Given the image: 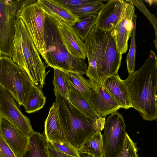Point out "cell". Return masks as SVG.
<instances>
[{"instance_id":"484cf974","label":"cell","mask_w":157,"mask_h":157,"mask_svg":"<svg viewBox=\"0 0 157 157\" xmlns=\"http://www.w3.org/2000/svg\"><path fill=\"white\" fill-rule=\"evenodd\" d=\"M136 16L134 19L133 28L130 36V47L126 59L127 69L128 75L131 74L135 71L136 51Z\"/></svg>"},{"instance_id":"5bb4252c","label":"cell","mask_w":157,"mask_h":157,"mask_svg":"<svg viewBox=\"0 0 157 157\" xmlns=\"http://www.w3.org/2000/svg\"><path fill=\"white\" fill-rule=\"evenodd\" d=\"M92 89L88 100L100 117H106L121 108L108 92L102 82L98 86Z\"/></svg>"},{"instance_id":"7402d4cb","label":"cell","mask_w":157,"mask_h":157,"mask_svg":"<svg viewBox=\"0 0 157 157\" xmlns=\"http://www.w3.org/2000/svg\"><path fill=\"white\" fill-rule=\"evenodd\" d=\"M80 152L87 153L96 157H103L102 135L96 132L90 136L78 149Z\"/></svg>"},{"instance_id":"7a4b0ae2","label":"cell","mask_w":157,"mask_h":157,"mask_svg":"<svg viewBox=\"0 0 157 157\" xmlns=\"http://www.w3.org/2000/svg\"><path fill=\"white\" fill-rule=\"evenodd\" d=\"M130 94L132 108L138 111L143 119L157 118V57L150 50L149 56L138 70L124 80Z\"/></svg>"},{"instance_id":"9a60e30c","label":"cell","mask_w":157,"mask_h":157,"mask_svg":"<svg viewBox=\"0 0 157 157\" xmlns=\"http://www.w3.org/2000/svg\"><path fill=\"white\" fill-rule=\"evenodd\" d=\"M102 82L121 108L128 109L132 108L128 87L124 80L121 79L118 75L108 77Z\"/></svg>"},{"instance_id":"7c38bea8","label":"cell","mask_w":157,"mask_h":157,"mask_svg":"<svg viewBox=\"0 0 157 157\" xmlns=\"http://www.w3.org/2000/svg\"><path fill=\"white\" fill-rule=\"evenodd\" d=\"M125 9L121 20L111 31L115 40L117 48L122 55L128 49V41L130 37L133 25V20L136 15L135 8L131 0H127Z\"/></svg>"},{"instance_id":"ac0fdd59","label":"cell","mask_w":157,"mask_h":157,"mask_svg":"<svg viewBox=\"0 0 157 157\" xmlns=\"http://www.w3.org/2000/svg\"><path fill=\"white\" fill-rule=\"evenodd\" d=\"M44 133L49 143L60 140L68 143L65 139L61 130L58 113V105L55 101L50 108L45 121Z\"/></svg>"},{"instance_id":"f1b7e54d","label":"cell","mask_w":157,"mask_h":157,"mask_svg":"<svg viewBox=\"0 0 157 157\" xmlns=\"http://www.w3.org/2000/svg\"><path fill=\"white\" fill-rule=\"evenodd\" d=\"M57 150L65 154L74 156H79L77 148L63 140L51 143Z\"/></svg>"},{"instance_id":"4fadbf2b","label":"cell","mask_w":157,"mask_h":157,"mask_svg":"<svg viewBox=\"0 0 157 157\" xmlns=\"http://www.w3.org/2000/svg\"><path fill=\"white\" fill-rule=\"evenodd\" d=\"M0 132L16 157H21L27 147L29 137L1 116Z\"/></svg>"},{"instance_id":"836d02e7","label":"cell","mask_w":157,"mask_h":157,"mask_svg":"<svg viewBox=\"0 0 157 157\" xmlns=\"http://www.w3.org/2000/svg\"><path fill=\"white\" fill-rule=\"evenodd\" d=\"M137 157H139V156H138V155L137 156Z\"/></svg>"},{"instance_id":"603a6c76","label":"cell","mask_w":157,"mask_h":157,"mask_svg":"<svg viewBox=\"0 0 157 157\" xmlns=\"http://www.w3.org/2000/svg\"><path fill=\"white\" fill-rule=\"evenodd\" d=\"M68 86L74 89L82 96L88 100L92 92V87L89 80L78 73L68 72Z\"/></svg>"},{"instance_id":"277c9868","label":"cell","mask_w":157,"mask_h":157,"mask_svg":"<svg viewBox=\"0 0 157 157\" xmlns=\"http://www.w3.org/2000/svg\"><path fill=\"white\" fill-rule=\"evenodd\" d=\"M45 14L44 38L46 51L43 59L47 66L81 75L86 74L88 67L85 59L69 52L62 39L56 20Z\"/></svg>"},{"instance_id":"3957f363","label":"cell","mask_w":157,"mask_h":157,"mask_svg":"<svg viewBox=\"0 0 157 157\" xmlns=\"http://www.w3.org/2000/svg\"><path fill=\"white\" fill-rule=\"evenodd\" d=\"M55 101L58 105V113L61 130L67 141L79 149L91 136L104 129L105 117L95 120L86 116L67 99L54 91Z\"/></svg>"},{"instance_id":"6da1fadb","label":"cell","mask_w":157,"mask_h":157,"mask_svg":"<svg viewBox=\"0 0 157 157\" xmlns=\"http://www.w3.org/2000/svg\"><path fill=\"white\" fill-rule=\"evenodd\" d=\"M84 41L88 61L86 74L94 88L105 78L118 75L122 55L111 32L101 30L95 25Z\"/></svg>"},{"instance_id":"44dd1931","label":"cell","mask_w":157,"mask_h":157,"mask_svg":"<svg viewBox=\"0 0 157 157\" xmlns=\"http://www.w3.org/2000/svg\"><path fill=\"white\" fill-rule=\"evenodd\" d=\"M46 100L42 89L34 85L29 90L22 105L26 113H33L43 108Z\"/></svg>"},{"instance_id":"ffe728a7","label":"cell","mask_w":157,"mask_h":157,"mask_svg":"<svg viewBox=\"0 0 157 157\" xmlns=\"http://www.w3.org/2000/svg\"><path fill=\"white\" fill-rule=\"evenodd\" d=\"M69 86L68 100L70 103L82 113L94 120L100 117L92 107L88 100Z\"/></svg>"},{"instance_id":"f546056e","label":"cell","mask_w":157,"mask_h":157,"mask_svg":"<svg viewBox=\"0 0 157 157\" xmlns=\"http://www.w3.org/2000/svg\"><path fill=\"white\" fill-rule=\"evenodd\" d=\"M131 1L134 6L137 8L149 20L155 31V35H157V19L155 16L151 13L142 0H131Z\"/></svg>"},{"instance_id":"d6a6232c","label":"cell","mask_w":157,"mask_h":157,"mask_svg":"<svg viewBox=\"0 0 157 157\" xmlns=\"http://www.w3.org/2000/svg\"><path fill=\"white\" fill-rule=\"evenodd\" d=\"M0 157H16L0 132Z\"/></svg>"},{"instance_id":"83f0119b","label":"cell","mask_w":157,"mask_h":157,"mask_svg":"<svg viewBox=\"0 0 157 157\" xmlns=\"http://www.w3.org/2000/svg\"><path fill=\"white\" fill-rule=\"evenodd\" d=\"M137 152L136 144L127 133L123 147L118 157H137Z\"/></svg>"},{"instance_id":"9c48e42d","label":"cell","mask_w":157,"mask_h":157,"mask_svg":"<svg viewBox=\"0 0 157 157\" xmlns=\"http://www.w3.org/2000/svg\"><path fill=\"white\" fill-rule=\"evenodd\" d=\"M124 118L117 111L105 120L102 135L103 157H118L124 146L127 132Z\"/></svg>"},{"instance_id":"2e32d148","label":"cell","mask_w":157,"mask_h":157,"mask_svg":"<svg viewBox=\"0 0 157 157\" xmlns=\"http://www.w3.org/2000/svg\"><path fill=\"white\" fill-rule=\"evenodd\" d=\"M37 3L45 14L70 26L80 20L78 16L56 0H37Z\"/></svg>"},{"instance_id":"52a82bcc","label":"cell","mask_w":157,"mask_h":157,"mask_svg":"<svg viewBox=\"0 0 157 157\" xmlns=\"http://www.w3.org/2000/svg\"><path fill=\"white\" fill-rule=\"evenodd\" d=\"M18 16L24 22L39 53L43 59L45 52L44 36L45 14L37 0H25Z\"/></svg>"},{"instance_id":"8992f818","label":"cell","mask_w":157,"mask_h":157,"mask_svg":"<svg viewBox=\"0 0 157 157\" xmlns=\"http://www.w3.org/2000/svg\"><path fill=\"white\" fill-rule=\"evenodd\" d=\"M0 85L20 106L29 90L34 85L26 71L6 56H0Z\"/></svg>"},{"instance_id":"4dcf8cb0","label":"cell","mask_w":157,"mask_h":157,"mask_svg":"<svg viewBox=\"0 0 157 157\" xmlns=\"http://www.w3.org/2000/svg\"><path fill=\"white\" fill-rule=\"evenodd\" d=\"M67 9L76 8L98 2H103L102 0H56Z\"/></svg>"},{"instance_id":"d4e9b609","label":"cell","mask_w":157,"mask_h":157,"mask_svg":"<svg viewBox=\"0 0 157 157\" xmlns=\"http://www.w3.org/2000/svg\"><path fill=\"white\" fill-rule=\"evenodd\" d=\"M54 75L52 81L54 90L64 98L68 99L69 87L68 82V73L54 68Z\"/></svg>"},{"instance_id":"5b68a950","label":"cell","mask_w":157,"mask_h":157,"mask_svg":"<svg viewBox=\"0 0 157 157\" xmlns=\"http://www.w3.org/2000/svg\"><path fill=\"white\" fill-rule=\"evenodd\" d=\"M13 61L27 72L33 84L42 89L45 84L46 67L22 20L19 18L15 27L11 56Z\"/></svg>"},{"instance_id":"30bf717a","label":"cell","mask_w":157,"mask_h":157,"mask_svg":"<svg viewBox=\"0 0 157 157\" xmlns=\"http://www.w3.org/2000/svg\"><path fill=\"white\" fill-rule=\"evenodd\" d=\"M16 101L12 95L0 85V116L29 137L34 131L30 119L22 113Z\"/></svg>"},{"instance_id":"ba28073f","label":"cell","mask_w":157,"mask_h":157,"mask_svg":"<svg viewBox=\"0 0 157 157\" xmlns=\"http://www.w3.org/2000/svg\"><path fill=\"white\" fill-rule=\"evenodd\" d=\"M25 0H0V55L11 57L18 12Z\"/></svg>"},{"instance_id":"e0dca14e","label":"cell","mask_w":157,"mask_h":157,"mask_svg":"<svg viewBox=\"0 0 157 157\" xmlns=\"http://www.w3.org/2000/svg\"><path fill=\"white\" fill-rule=\"evenodd\" d=\"M56 20L62 39L68 51L74 56L85 59L86 57L84 42L70 26Z\"/></svg>"},{"instance_id":"d6986e66","label":"cell","mask_w":157,"mask_h":157,"mask_svg":"<svg viewBox=\"0 0 157 157\" xmlns=\"http://www.w3.org/2000/svg\"><path fill=\"white\" fill-rule=\"evenodd\" d=\"M49 144L45 135L33 131L29 136L27 147L21 157H49Z\"/></svg>"},{"instance_id":"1f68e13d","label":"cell","mask_w":157,"mask_h":157,"mask_svg":"<svg viewBox=\"0 0 157 157\" xmlns=\"http://www.w3.org/2000/svg\"><path fill=\"white\" fill-rule=\"evenodd\" d=\"M79 156H74L65 154L57 150L53 145L49 143L48 145L49 157H96L90 154L78 151Z\"/></svg>"},{"instance_id":"8fae6325","label":"cell","mask_w":157,"mask_h":157,"mask_svg":"<svg viewBox=\"0 0 157 157\" xmlns=\"http://www.w3.org/2000/svg\"><path fill=\"white\" fill-rule=\"evenodd\" d=\"M126 5V0H108L97 14L95 25L101 30L112 31L121 20Z\"/></svg>"},{"instance_id":"cb8c5ba5","label":"cell","mask_w":157,"mask_h":157,"mask_svg":"<svg viewBox=\"0 0 157 157\" xmlns=\"http://www.w3.org/2000/svg\"><path fill=\"white\" fill-rule=\"evenodd\" d=\"M97 15L80 19L79 21L70 26L72 30L83 41L87 38L93 27L95 25Z\"/></svg>"},{"instance_id":"4316f807","label":"cell","mask_w":157,"mask_h":157,"mask_svg":"<svg viewBox=\"0 0 157 157\" xmlns=\"http://www.w3.org/2000/svg\"><path fill=\"white\" fill-rule=\"evenodd\" d=\"M104 4L103 2H98L68 9L78 16L79 19H82L93 14L97 15Z\"/></svg>"}]
</instances>
